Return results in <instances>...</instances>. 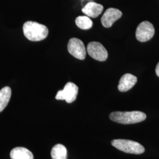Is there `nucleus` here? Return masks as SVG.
<instances>
[{"label":"nucleus","mask_w":159,"mask_h":159,"mask_svg":"<svg viewBox=\"0 0 159 159\" xmlns=\"http://www.w3.org/2000/svg\"><path fill=\"white\" fill-rule=\"evenodd\" d=\"M23 33L25 37L32 41L44 40L48 34V30L44 25L34 21H27L23 25Z\"/></svg>","instance_id":"1"},{"label":"nucleus","mask_w":159,"mask_h":159,"mask_svg":"<svg viewBox=\"0 0 159 159\" xmlns=\"http://www.w3.org/2000/svg\"><path fill=\"white\" fill-rule=\"evenodd\" d=\"M109 117L116 123L123 125H131L140 123L146 119V114L139 111H114L110 113Z\"/></svg>","instance_id":"2"},{"label":"nucleus","mask_w":159,"mask_h":159,"mask_svg":"<svg viewBox=\"0 0 159 159\" xmlns=\"http://www.w3.org/2000/svg\"><path fill=\"white\" fill-rule=\"evenodd\" d=\"M111 143L113 147L126 153L140 154L145 151V148L142 144L132 140L115 139Z\"/></svg>","instance_id":"3"},{"label":"nucleus","mask_w":159,"mask_h":159,"mask_svg":"<svg viewBox=\"0 0 159 159\" xmlns=\"http://www.w3.org/2000/svg\"><path fill=\"white\" fill-rule=\"evenodd\" d=\"M79 91L77 85L71 82L67 83L62 90L57 92L56 98L58 100H66L68 103H71L76 100Z\"/></svg>","instance_id":"4"},{"label":"nucleus","mask_w":159,"mask_h":159,"mask_svg":"<svg viewBox=\"0 0 159 159\" xmlns=\"http://www.w3.org/2000/svg\"><path fill=\"white\" fill-rule=\"evenodd\" d=\"M155 30L153 25L148 21L140 23L136 29V37L140 42H146L153 37Z\"/></svg>","instance_id":"5"},{"label":"nucleus","mask_w":159,"mask_h":159,"mask_svg":"<svg viewBox=\"0 0 159 159\" xmlns=\"http://www.w3.org/2000/svg\"><path fill=\"white\" fill-rule=\"evenodd\" d=\"M89 55L97 61H106L108 57V52L102 44L98 42H91L87 47Z\"/></svg>","instance_id":"6"},{"label":"nucleus","mask_w":159,"mask_h":159,"mask_svg":"<svg viewBox=\"0 0 159 159\" xmlns=\"http://www.w3.org/2000/svg\"><path fill=\"white\" fill-rule=\"evenodd\" d=\"M67 49L69 53L75 58L81 60L85 59L86 50L81 40L76 38L71 39L68 41Z\"/></svg>","instance_id":"7"},{"label":"nucleus","mask_w":159,"mask_h":159,"mask_svg":"<svg viewBox=\"0 0 159 159\" xmlns=\"http://www.w3.org/2000/svg\"><path fill=\"white\" fill-rule=\"evenodd\" d=\"M121 16L122 12L120 10L114 8H110L103 14L101 18V22L104 27L110 28Z\"/></svg>","instance_id":"8"},{"label":"nucleus","mask_w":159,"mask_h":159,"mask_svg":"<svg viewBox=\"0 0 159 159\" xmlns=\"http://www.w3.org/2000/svg\"><path fill=\"white\" fill-rule=\"evenodd\" d=\"M137 81V79L135 75L129 73L125 74L120 80L118 89L120 92L129 91L136 84Z\"/></svg>","instance_id":"9"},{"label":"nucleus","mask_w":159,"mask_h":159,"mask_svg":"<svg viewBox=\"0 0 159 159\" xmlns=\"http://www.w3.org/2000/svg\"><path fill=\"white\" fill-rule=\"evenodd\" d=\"M103 10V6L95 2H89L82 9L85 16L91 18H96L100 16Z\"/></svg>","instance_id":"10"},{"label":"nucleus","mask_w":159,"mask_h":159,"mask_svg":"<svg viewBox=\"0 0 159 159\" xmlns=\"http://www.w3.org/2000/svg\"><path fill=\"white\" fill-rule=\"evenodd\" d=\"M11 159H34L33 154L26 148L18 147L14 148L10 152Z\"/></svg>","instance_id":"11"},{"label":"nucleus","mask_w":159,"mask_h":159,"mask_svg":"<svg viewBox=\"0 0 159 159\" xmlns=\"http://www.w3.org/2000/svg\"><path fill=\"white\" fill-rule=\"evenodd\" d=\"M51 156L52 159H67V148L63 144H57L52 148Z\"/></svg>","instance_id":"12"},{"label":"nucleus","mask_w":159,"mask_h":159,"mask_svg":"<svg viewBox=\"0 0 159 159\" xmlns=\"http://www.w3.org/2000/svg\"><path fill=\"white\" fill-rule=\"evenodd\" d=\"M11 96V90L9 87H5L0 90V113L6 108Z\"/></svg>","instance_id":"13"},{"label":"nucleus","mask_w":159,"mask_h":159,"mask_svg":"<svg viewBox=\"0 0 159 159\" xmlns=\"http://www.w3.org/2000/svg\"><path fill=\"white\" fill-rule=\"evenodd\" d=\"M75 24L78 27L82 30H89L93 26V21L88 16H79L75 19Z\"/></svg>","instance_id":"14"},{"label":"nucleus","mask_w":159,"mask_h":159,"mask_svg":"<svg viewBox=\"0 0 159 159\" xmlns=\"http://www.w3.org/2000/svg\"><path fill=\"white\" fill-rule=\"evenodd\" d=\"M156 75L159 77V62L157 64L156 67Z\"/></svg>","instance_id":"15"}]
</instances>
